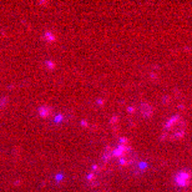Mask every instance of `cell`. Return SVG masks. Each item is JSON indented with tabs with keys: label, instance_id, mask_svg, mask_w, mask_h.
Segmentation results:
<instances>
[{
	"label": "cell",
	"instance_id": "obj_1",
	"mask_svg": "<svg viewBox=\"0 0 192 192\" xmlns=\"http://www.w3.org/2000/svg\"><path fill=\"white\" fill-rule=\"evenodd\" d=\"M187 123L181 116L176 115L167 120L162 130V138L166 141H177L185 136Z\"/></svg>",
	"mask_w": 192,
	"mask_h": 192
},
{
	"label": "cell",
	"instance_id": "obj_2",
	"mask_svg": "<svg viewBox=\"0 0 192 192\" xmlns=\"http://www.w3.org/2000/svg\"><path fill=\"white\" fill-rule=\"evenodd\" d=\"M175 182L180 187H187L192 182V172L190 171L177 172L175 176Z\"/></svg>",
	"mask_w": 192,
	"mask_h": 192
}]
</instances>
